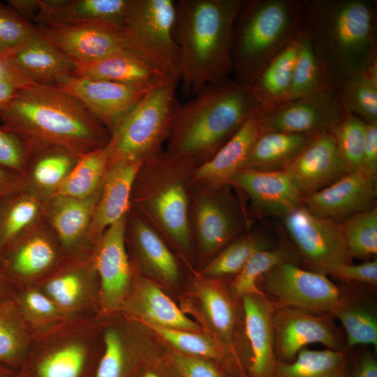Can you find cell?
I'll list each match as a JSON object with an SVG mask.
<instances>
[{
	"mask_svg": "<svg viewBox=\"0 0 377 377\" xmlns=\"http://www.w3.org/2000/svg\"><path fill=\"white\" fill-rule=\"evenodd\" d=\"M2 129L19 136L31 151L65 149L78 158L107 145L110 132L72 94L34 82L0 109Z\"/></svg>",
	"mask_w": 377,
	"mask_h": 377,
	"instance_id": "6da1fadb",
	"label": "cell"
},
{
	"mask_svg": "<svg viewBox=\"0 0 377 377\" xmlns=\"http://www.w3.org/2000/svg\"><path fill=\"white\" fill-rule=\"evenodd\" d=\"M304 29L334 89L377 61L376 1L303 0Z\"/></svg>",
	"mask_w": 377,
	"mask_h": 377,
	"instance_id": "7a4b0ae2",
	"label": "cell"
},
{
	"mask_svg": "<svg viewBox=\"0 0 377 377\" xmlns=\"http://www.w3.org/2000/svg\"><path fill=\"white\" fill-rule=\"evenodd\" d=\"M241 1H176L175 37L186 96H194L232 73V30Z\"/></svg>",
	"mask_w": 377,
	"mask_h": 377,
	"instance_id": "3957f363",
	"label": "cell"
},
{
	"mask_svg": "<svg viewBox=\"0 0 377 377\" xmlns=\"http://www.w3.org/2000/svg\"><path fill=\"white\" fill-rule=\"evenodd\" d=\"M259 108L249 87L235 80L208 85L179 105L165 152L198 166L209 161Z\"/></svg>",
	"mask_w": 377,
	"mask_h": 377,
	"instance_id": "277c9868",
	"label": "cell"
},
{
	"mask_svg": "<svg viewBox=\"0 0 377 377\" xmlns=\"http://www.w3.org/2000/svg\"><path fill=\"white\" fill-rule=\"evenodd\" d=\"M198 165L165 151L144 160L136 175L131 209L144 218L192 266L193 178Z\"/></svg>",
	"mask_w": 377,
	"mask_h": 377,
	"instance_id": "5b68a950",
	"label": "cell"
},
{
	"mask_svg": "<svg viewBox=\"0 0 377 377\" xmlns=\"http://www.w3.org/2000/svg\"><path fill=\"white\" fill-rule=\"evenodd\" d=\"M303 0H242L232 38L234 80L249 86L304 27Z\"/></svg>",
	"mask_w": 377,
	"mask_h": 377,
	"instance_id": "8992f818",
	"label": "cell"
},
{
	"mask_svg": "<svg viewBox=\"0 0 377 377\" xmlns=\"http://www.w3.org/2000/svg\"><path fill=\"white\" fill-rule=\"evenodd\" d=\"M105 318L67 322L33 337L15 377H84L91 361L100 357Z\"/></svg>",
	"mask_w": 377,
	"mask_h": 377,
	"instance_id": "52a82bcc",
	"label": "cell"
},
{
	"mask_svg": "<svg viewBox=\"0 0 377 377\" xmlns=\"http://www.w3.org/2000/svg\"><path fill=\"white\" fill-rule=\"evenodd\" d=\"M179 82L168 79L147 92L110 130L106 145L109 163L119 160L144 161L162 150L168 140L179 103Z\"/></svg>",
	"mask_w": 377,
	"mask_h": 377,
	"instance_id": "ba28073f",
	"label": "cell"
},
{
	"mask_svg": "<svg viewBox=\"0 0 377 377\" xmlns=\"http://www.w3.org/2000/svg\"><path fill=\"white\" fill-rule=\"evenodd\" d=\"M182 311L227 348L249 374L251 352L241 300L231 295L225 279L205 277L197 270L179 295Z\"/></svg>",
	"mask_w": 377,
	"mask_h": 377,
	"instance_id": "9c48e42d",
	"label": "cell"
},
{
	"mask_svg": "<svg viewBox=\"0 0 377 377\" xmlns=\"http://www.w3.org/2000/svg\"><path fill=\"white\" fill-rule=\"evenodd\" d=\"M175 6L174 0H129L122 29L137 50L179 82Z\"/></svg>",
	"mask_w": 377,
	"mask_h": 377,
	"instance_id": "30bf717a",
	"label": "cell"
},
{
	"mask_svg": "<svg viewBox=\"0 0 377 377\" xmlns=\"http://www.w3.org/2000/svg\"><path fill=\"white\" fill-rule=\"evenodd\" d=\"M259 287L275 305L332 316L346 294L326 274L291 262L272 268L261 279Z\"/></svg>",
	"mask_w": 377,
	"mask_h": 377,
	"instance_id": "8fae6325",
	"label": "cell"
},
{
	"mask_svg": "<svg viewBox=\"0 0 377 377\" xmlns=\"http://www.w3.org/2000/svg\"><path fill=\"white\" fill-rule=\"evenodd\" d=\"M193 186L191 225L201 267L239 237L246 225L241 207L228 190Z\"/></svg>",
	"mask_w": 377,
	"mask_h": 377,
	"instance_id": "7c38bea8",
	"label": "cell"
},
{
	"mask_svg": "<svg viewBox=\"0 0 377 377\" xmlns=\"http://www.w3.org/2000/svg\"><path fill=\"white\" fill-rule=\"evenodd\" d=\"M282 219L311 270L327 275L335 266L352 263L340 223L318 216L302 205Z\"/></svg>",
	"mask_w": 377,
	"mask_h": 377,
	"instance_id": "4fadbf2b",
	"label": "cell"
},
{
	"mask_svg": "<svg viewBox=\"0 0 377 377\" xmlns=\"http://www.w3.org/2000/svg\"><path fill=\"white\" fill-rule=\"evenodd\" d=\"M91 254L68 260L36 285L68 322L101 316L99 279Z\"/></svg>",
	"mask_w": 377,
	"mask_h": 377,
	"instance_id": "5bb4252c",
	"label": "cell"
},
{
	"mask_svg": "<svg viewBox=\"0 0 377 377\" xmlns=\"http://www.w3.org/2000/svg\"><path fill=\"white\" fill-rule=\"evenodd\" d=\"M69 260L43 221L0 255V270L18 288L36 286Z\"/></svg>",
	"mask_w": 377,
	"mask_h": 377,
	"instance_id": "9a60e30c",
	"label": "cell"
},
{
	"mask_svg": "<svg viewBox=\"0 0 377 377\" xmlns=\"http://www.w3.org/2000/svg\"><path fill=\"white\" fill-rule=\"evenodd\" d=\"M126 217L105 230L91 254L99 279L101 316L103 317L119 312L132 286L134 269L126 244Z\"/></svg>",
	"mask_w": 377,
	"mask_h": 377,
	"instance_id": "2e32d148",
	"label": "cell"
},
{
	"mask_svg": "<svg viewBox=\"0 0 377 377\" xmlns=\"http://www.w3.org/2000/svg\"><path fill=\"white\" fill-rule=\"evenodd\" d=\"M333 319L330 314L274 304L272 324L277 361L291 362L311 343L344 351L345 340Z\"/></svg>",
	"mask_w": 377,
	"mask_h": 377,
	"instance_id": "e0dca14e",
	"label": "cell"
},
{
	"mask_svg": "<svg viewBox=\"0 0 377 377\" xmlns=\"http://www.w3.org/2000/svg\"><path fill=\"white\" fill-rule=\"evenodd\" d=\"M260 110L263 133L277 131L311 137L330 131L344 114L333 88Z\"/></svg>",
	"mask_w": 377,
	"mask_h": 377,
	"instance_id": "ac0fdd59",
	"label": "cell"
},
{
	"mask_svg": "<svg viewBox=\"0 0 377 377\" xmlns=\"http://www.w3.org/2000/svg\"><path fill=\"white\" fill-rule=\"evenodd\" d=\"M38 31L47 41L77 64L94 62L123 50L139 52L122 28L114 24L46 25Z\"/></svg>",
	"mask_w": 377,
	"mask_h": 377,
	"instance_id": "d6986e66",
	"label": "cell"
},
{
	"mask_svg": "<svg viewBox=\"0 0 377 377\" xmlns=\"http://www.w3.org/2000/svg\"><path fill=\"white\" fill-rule=\"evenodd\" d=\"M126 243L139 273L165 291L180 290L182 276L176 256L158 231L132 209L126 217Z\"/></svg>",
	"mask_w": 377,
	"mask_h": 377,
	"instance_id": "ffe728a7",
	"label": "cell"
},
{
	"mask_svg": "<svg viewBox=\"0 0 377 377\" xmlns=\"http://www.w3.org/2000/svg\"><path fill=\"white\" fill-rule=\"evenodd\" d=\"M101 187L84 198L52 195L47 200L43 220L68 259L92 251L88 232Z\"/></svg>",
	"mask_w": 377,
	"mask_h": 377,
	"instance_id": "44dd1931",
	"label": "cell"
},
{
	"mask_svg": "<svg viewBox=\"0 0 377 377\" xmlns=\"http://www.w3.org/2000/svg\"><path fill=\"white\" fill-rule=\"evenodd\" d=\"M376 194V177L358 170L304 196L302 205L318 216L341 223L374 207Z\"/></svg>",
	"mask_w": 377,
	"mask_h": 377,
	"instance_id": "7402d4cb",
	"label": "cell"
},
{
	"mask_svg": "<svg viewBox=\"0 0 377 377\" xmlns=\"http://www.w3.org/2000/svg\"><path fill=\"white\" fill-rule=\"evenodd\" d=\"M133 269L132 286L120 313L143 325L202 331L160 285Z\"/></svg>",
	"mask_w": 377,
	"mask_h": 377,
	"instance_id": "603a6c76",
	"label": "cell"
},
{
	"mask_svg": "<svg viewBox=\"0 0 377 377\" xmlns=\"http://www.w3.org/2000/svg\"><path fill=\"white\" fill-rule=\"evenodd\" d=\"M303 198L336 182L349 172L330 131L311 138L284 168Z\"/></svg>",
	"mask_w": 377,
	"mask_h": 377,
	"instance_id": "cb8c5ba5",
	"label": "cell"
},
{
	"mask_svg": "<svg viewBox=\"0 0 377 377\" xmlns=\"http://www.w3.org/2000/svg\"><path fill=\"white\" fill-rule=\"evenodd\" d=\"M145 326L119 312L106 317L94 377H131L141 357Z\"/></svg>",
	"mask_w": 377,
	"mask_h": 377,
	"instance_id": "d4e9b609",
	"label": "cell"
},
{
	"mask_svg": "<svg viewBox=\"0 0 377 377\" xmlns=\"http://www.w3.org/2000/svg\"><path fill=\"white\" fill-rule=\"evenodd\" d=\"M56 86L78 99L109 132L147 93L128 85L72 75Z\"/></svg>",
	"mask_w": 377,
	"mask_h": 377,
	"instance_id": "484cf974",
	"label": "cell"
},
{
	"mask_svg": "<svg viewBox=\"0 0 377 377\" xmlns=\"http://www.w3.org/2000/svg\"><path fill=\"white\" fill-rule=\"evenodd\" d=\"M230 185L245 193L253 210L260 215L283 218L302 205V195L283 170H240Z\"/></svg>",
	"mask_w": 377,
	"mask_h": 377,
	"instance_id": "4316f807",
	"label": "cell"
},
{
	"mask_svg": "<svg viewBox=\"0 0 377 377\" xmlns=\"http://www.w3.org/2000/svg\"><path fill=\"white\" fill-rule=\"evenodd\" d=\"M262 133L259 108L209 161L196 168L193 178V186L205 188L230 186L231 179L242 168L254 143Z\"/></svg>",
	"mask_w": 377,
	"mask_h": 377,
	"instance_id": "83f0119b",
	"label": "cell"
},
{
	"mask_svg": "<svg viewBox=\"0 0 377 377\" xmlns=\"http://www.w3.org/2000/svg\"><path fill=\"white\" fill-rule=\"evenodd\" d=\"M72 75L114 82L146 92L170 78L146 56L135 50L120 51L91 63H75Z\"/></svg>",
	"mask_w": 377,
	"mask_h": 377,
	"instance_id": "f1b7e54d",
	"label": "cell"
},
{
	"mask_svg": "<svg viewBox=\"0 0 377 377\" xmlns=\"http://www.w3.org/2000/svg\"><path fill=\"white\" fill-rule=\"evenodd\" d=\"M142 163L138 160L109 163L89 228L88 237L93 246L107 228L128 213L133 183Z\"/></svg>",
	"mask_w": 377,
	"mask_h": 377,
	"instance_id": "f546056e",
	"label": "cell"
},
{
	"mask_svg": "<svg viewBox=\"0 0 377 377\" xmlns=\"http://www.w3.org/2000/svg\"><path fill=\"white\" fill-rule=\"evenodd\" d=\"M250 352L249 377H273L277 359L272 324L274 304L264 294L241 299Z\"/></svg>",
	"mask_w": 377,
	"mask_h": 377,
	"instance_id": "4dcf8cb0",
	"label": "cell"
},
{
	"mask_svg": "<svg viewBox=\"0 0 377 377\" xmlns=\"http://www.w3.org/2000/svg\"><path fill=\"white\" fill-rule=\"evenodd\" d=\"M6 56L32 82L56 86L71 75L75 62L47 41L38 29Z\"/></svg>",
	"mask_w": 377,
	"mask_h": 377,
	"instance_id": "1f68e13d",
	"label": "cell"
},
{
	"mask_svg": "<svg viewBox=\"0 0 377 377\" xmlns=\"http://www.w3.org/2000/svg\"><path fill=\"white\" fill-rule=\"evenodd\" d=\"M129 0H38L34 20L46 25L105 22L122 28Z\"/></svg>",
	"mask_w": 377,
	"mask_h": 377,
	"instance_id": "d6a6232c",
	"label": "cell"
},
{
	"mask_svg": "<svg viewBox=\"0 0 377 377\" xmlns=\"http://www.w3.org/2000/svg\"><path fill=\"white\" fill-rule=\"evenodd\" d=\"M49 198L23 186L0 198V255L43 221Z\"/></svg>",
	"mask_w": 377,
	"mask_h": 377,
	"instance_id": "836d02e7",
	"label": "cell"
},
{
	"mask_svg": "<svg viewBox=\"0 0 377 377\" xmlns=\"http://www.w3.org/2000/svg\"><path fill=\"white\" fill-rule=\"evenodd\" d=\"M143 325V324H142ZM172 349L211 360L232 377H249L248 370L222 343L203 331L144 325Z\"/></svg>",
	"mask_w": 377,
	"mask_h": 377,
	"instance_id": "e575fe53",
	"label": "cell"
},
{
	"mask_svg": "<svg viewBox=\"0 0 377 377\" xmlns=\"http://www.w3.org/2000/svg\"><path fill=\"white\" fill-rule=\"evenodd\" d=\"M300 33L248 86L260 108H267L288 99L300 47Z\"/></svg>",
	"mask_w": 377,
	"mask_h": 377,
	"instance_id": "d590c367",
	"label": "cell"
},
{
	"mask_svg": "<svg viewBox=\"0 0 377 377\" xmlns=\"http://www.w3.org/2000/svg\"><path fill=\"white\" fill-rule=\"evenodd\" d=\"M312 137L277 131L263 133L254 143L241 170H283Z\"/></svg>",
	"mask_w": 377,
	"mask_h": 377,
	"instance_id": "8d00e7d4",
	"label": "cell"
},
{
	"mask_svg": "<svg viewBox=\"0 0 377 377\" xmlns=\"http://www.w3.org/2000/svg\"><path fill=\"white\" fill-rule=\"evenodd\" d=\"M334 92L344 114L377 123V61L337 85Z\"/></svg>",
	"mask_w": 377,
	"mask_h": 377,
	"instance_id": "74e56055",
	"label": "cell"
},
{
	"mask_svg": "<svg viewBox=\"0 0 377 377\" xmlns=\"http://www.w3.org/2000/svg\"><path fill=\"white\" fill-rule=\"evenodd\" d=\"M38 155L22 175L24 186L50 197L68 176L79 158L57 147L34 150Z\"/></svg>",
	"mask_w": 377,
	"mask_h": 377,
	"instance_id": "f35d334b",
	"label": "cell"
},
{
	"mask_svg": "<svg viewBox=\"0 0 377 377\" xmlns=\"http://www.w3.org/2000/svg\"><path fill=\"white\" fill-rule=\"evenodd\" d=\"M32 340L13 296L0 297V364L17 371Z\"/></svg>",
	"mask_w": 377,
	"mask_h": 377,
	"instance_id": "ab89813d",
	"label": "cell"
},
{
	"mask_svg": "<svg viewBox=\"0 0 377 377\" xmlns=\"http://www.w3.org/2000/svg\"><path fill=\"white\" fill-rule=\"evenodd\" d=\"M344 351L302 349L288 362L277 361L273 377H348Z\"/></svg>",
	"mask_w": 377,
	"mask_h": 377,
	"instance_id": "60d3db41",
	"label": "cell"
},
{
	"mask_svg": "<svg viewBox=\"0 0 377 377\" xmlns=\"http://www.w3.org/2000/svg\"><path fill=\"white\" fill-rule=\"evenodd\" d=\"M333 317L341 323L346 333V346L359 345L377 347V315L369 303L346 294Z\"/></svg>",
	"mask_w": 377,
	"mask_h": 377,
	"instance_id": "b9f144b4",
	"label": "cell"
},
{
	"mask_svg": "<svg viewBox=\"0 0 377 377\" xmlns=\"http://www.w3.org/2000/svg\"><path fill=\"white\" fill-rule=\"evenodd\" d=\"M269 248V242L262 235L247 233L235 238L197 272L209 278L235 276L254 253Z\"/></svg>",
	"mask_w": 377,
	"mask_h": 377,
	"instance_id": "7bdbcfd3",
	"label": "cell"
},
{
	"mask_svg": "<svg viewBox=\"0 0 377 377\" xmlns=\"http://www.w3.org/2000/svg\"><path fill=\"white\" fill-rule=\"evenodd\" d=\"M13 297L33 337L68 322L59 307L36 286L18 288Z\"/></svg>",
	"mask_w": 377,
	"mask_h": 377,
	"instance_id": "ee69618b",
	"label": "cell"
},
{
	"mask_svg": "<svg viewBox=\"0 0 377 377\" xmlns=\"http://www.w3.org/2000/svg\"><path fill=\"white\" fill-rule=\"evenodd\" d=\"M105 147L79 158L72 170L52 195L84 198L99 190L109 165Z\"/></svg>",
	"mask_w": 377,
	"mask_h": 377,
	"instance_id": "f6af8a7d",
	"label": "cell"
},
{
	"mask_svg": "<svg viewBox=\"0 0 377 377\" xmlns=\"http://www.w3.org/2000/svg\"><path fill=\"white\" fill-rule=\"evenodd\" d=\"M294 254L286 246L256 251L228 283L231 295L241 300L247 295L263 294L259 287L261 279L275 266L286 262L294 263Z\"/></svg>",
	"mask_w": 377,
	"mask_h": 377,
	"instance_id": "bcb514c9",
	"label": "cell"
},
{
	"mask_svg": "<svg viewBox=\"0 0 377 377\" xmlns=\"http://www.w3.org/2000/svg\"><path fill=\"white\" fill-rule=\"evenodd\" d=\"M332 88L327 75L315 54L303 27L288 100L318 94Z\"/></svg>",
	"mask_w": 377,
	"mask_h": 377,
	"instance_id": "7dc6e473",
	"label": "cell"
},
{
	"mask_svg": "<svg viewBox=\"0 0 377 377\" xmlns=\"http://www.w3.org/2000/svg\"><path fill=\"white\" fill-rule=\"evenodd\" d=\"M352 258L369 259L377 254V209L351 216L340 223Z\"/></svg>",
	"mask_w": 377,
	"mask_h": 377,
	"instance_id": "c3c4849f",
	"label": "cell"
},
{
	"mask_svg": "<svg viewBox=\"0 0 377 377\" xmlns=\"http://www.w3.org/2000/svg\"><path fill=\"white\" fill-rule=\"evenodd\" d=\"M367 124L357 116L344 114L330 131L349 172L360 169Z\"/></svg>",
	"mask_w": 377,
	"mask_h": 377,
	"instance_id": "681fc988",
	"label": "cell"
},
{
	"mask_svg": "<svg viewBox=\"0 0 377 377\" xmlns=\"http://www.w3.org/2000/svg\"><path fill=\"white\" fill-rule=\"evenodd\" d=\"M144 326L141 357L131 377H180L167 357L161 340Z\"/></svg>",
	"mask_w": 377,
	"mask_h": 377,
	"instance_id": "f907efd6",
	"label": "cell"
},
{
	"mask_svg": "<svg viewBox=\"0 0 377 377\" xmlns=\"http://www.w3.org/2000/svg\"><path fill=\"white\" fill-rule=\"evenodd\" d=\"M37 30L13 8L0 3V54L15 49Z\"/></svg>",
	"mask_w": 377,
	"mask_h": 377,
	"instance_id": "816d5d0a",
	"label": "cell"
},
{
	"mask_svg": "<svg viewBox=\"0 0 377 377\" xmlns=\"http://www.w3.org/2000/svg\"><path fill=\"white\" fill-rule=\"evenodd\" d=\"M161 341L167 357L180 377H232L215 362L178 352Z\"/></svg>",
	"mask_w": 377,
	"mask_h": 377,
	"instance_id": "f5cc1de1",
	"label": "cell"
},
{
	"mask_svg": "<svg viewBox=\"0 0 377 377\" xmlns=\"http://www.w3.org/2000/svg\"><path fill=\"white\" fill-rule=\"evenodd\" d=\"M31 151L17 135L0 127V165L23 175L27 168Z\"/></svg>",
	"mask_w": 377,
	"mask_h": 377,
	"instance_id": "db71d44e",
	"label": "cell"
},
{
	"mask_svg": "<svg viewBox=\"0 0 377 377\" xmlns=\"http://www.w3.org/2000/svg\"><path fill=\"white\" fill-rule=\"evenodd\" d=\"M34 83L6 56L0 54V109L20 89Z\"/></svg>",
	"mask_w": 377,
	"mask_h": 377,
	"instance_id": "11a10c76",
	"label": "cell"
},
{
	"mask_svg": "<svg viewBox=\"0 0 377 377\" xmlns=\"http://www.w3.org/2000/svg\"><path fill=\"white\" fill-rule=\"evenodd\" d=\"M341 281L359 282L370 285L377 283V260L360 264L343 263L333 267L328 273Z\"/></svg>",
	"mask_w": 377,
	"mask_h": 377,
	"instance_id": "9f6ffc18",
	"label": "cell"
},
{
	"mask_svg": "<svg viewBox=\"0 0 377 377\" xmlns=\"http://www.w3.org/2000/svg\"><path fill=\"white\" fill-rule=\"evenodd\" d=\"M360 170L369 176L377 173V123L367 124Z\"/></svg>",
	"mask_w": 377,
	"mask_h": 377,
	"instance_id": "6f0895ef",
	"label": "cell"
},
{
	"mask_svg": "<svg viewBox=\"0 0 377 377\" xmlns=\"http://www.w3.org/2000/svg\"><path fill=\"white\" fill-rule=\"evenodd\" d=\"M24 186L22 175L0 165V198Z\"/></svg>",
	"mask_w": 377,
	"mask_h": 377,
	"instance_id": "680465c9",
	"label": "cell"
},
{
	"mask_svg": "<svg viewBox=\"0 0 377 377\" xmlns=\"http://www.w3.org/2000/svg\"><path fill=\"white\" fill-rule=\"evenodd\" d=\"M349 377H377V361L374 354L369 351L362 353Z\"/></svg>",
	"mask_w": 377,
	"mask_h": 377,
	"instance_id": "91938a15",
	"label": "cell"
},
{
	"mask_svg": "<svg viewBox=\"0 0 377 377\" xmlns=\"http://www.w3.org/2000/svg\"><path fill=\"white\" fill-rule=\"evenodd\" d=\"M17 288L0 270V297L14 296Z\"/></svg>",
	"mask_w": 377,
	"mask_h": 377,
	"instance_id": "94428289",
	"label": "cell"
},
{
	"mask_svg": "<svg viewBox=\"0 0 377 377\" xmlns=\"http://www.w3.org/2000/svg\"><path fill=\"white\" fill-rule=\"evenodd\" d=\"M16 371L0 364V377H15Z\"/></svg>",
	"mask_w": 377,
	"mask_h": 377,
	"instance_id": "6125c7cd",
	"label": "cell"
}]
</instances>
